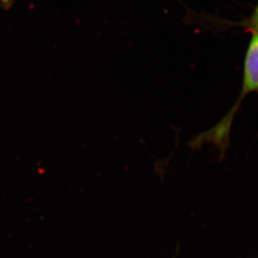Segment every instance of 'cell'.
I'll return each instance as SVG.
<instances>
[{
    "instance_id": "obj_1",
    "label": "cell",
    "mask_w": 258,
    "mask_h": 258,
    "mask_svg": "<svg viewBox=\"0 0 258 258\" xmlns=\"http://www.w3.org/2000/svg\"><path fill=\"white\" fill-rule=\"evenodd\" d=\"M258 91V32L254 33L244 63L242 95Z\"/></svg>"
},
{
    "instance_id": "obj_2",
    "label": "cell",
    "mask_w": 258,
    "mask_h": 258,
    "mask_svg": "<svg viewBox=\"0 0 258 258\" xmlns=\"http://www.w3.org/2000/svg\"><path fill=\"white\" fill-rule=\"evenodd\" d=\"M252 25L255 28V31L258 32V4L256 10H255V14L253 15V18H252Z\"/></svg>"
},
{
    "instance_id": "obj_3",
    "label": "cell",
    "mask_w": 258,
    "mask_h": 258,
    "mask_svg": "<svg viewBox=\"0 0 258 258\" xmlns=\"http://www.w3.org/2000/svg\"><path fill=\"white\" fill-rule=\"evenodd\" d=\"M3 4H5V5H9L10 3L12 2L13 0H0Z\"/></svg>"
}]
</instances>
